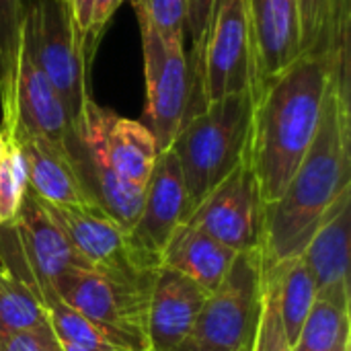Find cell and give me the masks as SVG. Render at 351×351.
Returning a JSON list of instances; mask_svg holds the SVG:
<instances>
[{"label":"cell","mask_w":351,"mask_h":351,"mask_svg":"<svg viewBox=\"0 0 351 351\" xmlns=\"http://www.w3.org/2000/svg\"><path fill=\"white\" fill-rule=\"evenodd\" d=\"M335 70H350V56L304 53L253 93L247 160L265 206L282 197L311 148Z\"/></svg>","instance_id":"6da1fadb"},{"label":"cell","mask_w":351,"mask_h":351,"mask_svg":"<svg viewBox=\"0 0 351 351\" xmlns=\"http://www.w3.org/2000/svg\"><path fill=\"white\" fill-rule=\"evenodd\" d=\"M43 288H51L64 304L95 325L150 351L146 315L152 284L125 282L95 269L78 267L62 274L51 286Z\"/></svg>","instance_id":"ba28073f"},{"label":"cell","mask_w":351,"mask_h":351,"mask_svg":"<svg viewBox=\"0 0 351 351\" xmlns=\"http://www.w3.org/2000/svg\"><path fill=\"white\" fill-rule=\"evenodd\" d=\"M208 292L183 274L160 265L154 274L146 337L150 351H175L193 333Z\"/></svg>","instance_id":"4fadbf2b"},{"label":"cell","mask_w":351,"mask_h":351,"mask_svg":"<svg viewBox=\"0 0 351 351\" xmlns=\"http://www.w3.org/2000/svg\"><path fill=\"white\" fill-rule=\"evenodd\" d=\"M146 80V128L154 136L158 150L171 148L183 125L199 113L202 101L195 70L185 51L183 39L162 37L150 21L136 12Z\"/></svg>","instance_id":"277c9868"},{"label":"cell","mask_w":351,"mask_h":351,"mask_svg":"<svg viewBox=\"0 0 351 351\" xmlns=\"http://www.w3.org/2000/svg\"><path fill=\"white\" fill-rule=\"evenodd\" d=\"M19 132L47 140L60 148H68V142L74 134L62 99L39 72V68L31 62L25 49L16 88V121L12 132L4 138H10Z\"/></svg>","instance_id":"e0dca14e"},{"label":"cell","mask_w":351,"mask_h":351,"mask_svg":"<svg viewBox=\"0 0 351 351\" xmlns=\"http://www.w3.org/2000/svg\"><path fill=\"white\" fill-rule=\"evenodd\" d=\"M0 351H64L53 329L0 335Z\"/></svg>","instance_id":"f1b7e54d"},{"label":"cell","mask_w":351,"mask_h":351,"mask_svg":"<svg viewBox=\"0 0 351 351\" xmlns=\"http://www.w3.org/2000/svg\"><path fill=\"white\" fill-rule=\"evenodd\" d=\"M23 0H0V132L6 136L16 121V88L25 39Z\"/></svg>","instance_id":"d6986e66"},{"label":"cell","mask_w":351,"mask_h":351,"mask_svg":"<svg viewBox=\"0 0 351 351\" xmlns=\"http://www.w3.org/2000/svg\"><path fill=\"white\" fill-rule=\"evenodd\" d=\"M10 140L27 169L29 189L51 206H90L95 199L86 191L68 148H60L29 134H14Z\"/></svg>","instance_id":"2e32d148"},{"label":"cell","mask_w":351,"mask_h":351,"mask_svg":"<svg viewBox=\"0 0 351 351\" xmlns=\"http://www.w3.org/2000/svg\"><path fill=\"white\" fill-rule=\"evenodd\" d=\"M4 150H6V138H4V134L0 132V165H2V156H4Z\"/></svg>","instance_id":"d6a6232c"},{"label":"cell","mask_w":351,"mask_h":351,"mask_svg":"<svg viewBox=\"0 0 351 351\" xmlns=\"http://www.w3.org/2000/svg\"><path fill=\"white\" fill-rule=\"evenodd\" d=\"M185 222L202 228L234 253L263 247L265 202L247 156L191 210Z\"/></svg>","instance_id":"30bf717a"},{"label":"cell","mask_w":351,"mask_h":351,"mask_svg":"<svg viewBox=\"0 0 351 351\" xmlns=\"http://www.w3.org/2000/svg\"><path fill=\"white\" fill-rule=\"evenodd\" d=\"M74 31V37L78 41L80 51L84 53V60L90 66V56H88V31H90V19H93V4L95 0H62Z\"/></svg>","instance_id":"f546056e"},{"label":"cell","mask_w":351,"mask_h":351,"mask_svg":"<svg viewBox=\"0 0 351 351\" xmlns=\"http://www.w3.org/2000/svg\"><path fill=\"white\" fill-rule=\"evenodd\" d=\"M175 351H220V350H212V348H206V346H202V343H197V341H193L191 337L187 339V341H183L179 348Z\"/></svg>","instance_id":"1f68e13d"},{"label":"cell","mask_w":351,"mask_h":351,"mask_svg":"<svg viewBox=\"0 0 351 351\" xmlns=\"http://www.w3.org/2000/svg\"><path fill=\"white\" fill-rule=\"evenodd\" d=\"M350 302L317 298L292 351H350Z\"/></svg>","instance_id":"cb8c5ba5"},{"label":"cell","mask_w":351,"mask_h":351,"mask_svg":"<svg viewBox=\"0 0 351 351\" xmlns=\"http://www.w3.org/2000/svg\"><path fill=\"white\" fill-rule=\"evenodd\" d=\"M132 4L162 37L185 41L187 0H132Z\"/></svg>","instance_id":"4316f807"},{"label":"cell","mask_w":351,"mask_h":351,"mask_svg":"<svg viewBox=\"0 0 351 351\" xmlns=\"http://www.w3.org/2000/svg\"><path fill=\"white\" fill-rule=\"evenodd\" d=\"M274 265L278 267L280 276V302L284 313L286 337L290 348H294L317 300V284L300 257H292Z\"/></svg>","instance_id":"603a6c76"},{"label":"cell","mask_w":351,"mask_h":351,"mask_svg":"<svg viewBox=\"0 0 351 351\" xmlns=\"http://www.w3.org/2000/svg\"><path fill=\"white\" fill-rule=\"evenodd\" d=\"M302 53L335 51L350 56L351 0H296Z\"/></svg>","instance_id":"ffe728a7"},{"label":"cell","mask_w":351,"mask_h":351,"mask_svg":"<svg viewBox=\"0 0 351 351\" xmlns=\"http://www.w3.org/2000/svg\"><path fill=\"white\" fill-rule=\"evenodd\" d=\"M350 189V70H335L311 148L282 197L265 206V265L300 257L321 220Z\"/></svg>","instance_id":"7a4b0ae2"},{"label":"cell","mask_w":351,"mask_h":351,"mask_svg":"<svg viewBox=\"0 0 351 351\" xmlns=\"http://www.w3.org/2000/svg\"><path fill=\"white\" fill-rule=\"evenodd\" d=\"M216 0H187V14H185V37L191 39V49L187 51L191 60H195L202 51L212 12Z\"/></svg>","instance_id":"83f0119b"},{"label":"cell","mask_w":351,"mask_h":351,"mask_svg":"<svg viewBox=\"0 0 351 351\" xmlns=\"http://www.w3.org/2000/svg\"><path fill=\"white\" fill-rule=\"evenodd\" d=\"M60 343H62L64 351H86V350H82V348H76V346H72V343H64V341H60Z\"/></svg>","instance_id":"836d02e7"},{"label":"cell","mask_w":351,"mask_h":351,"mask_svg":"<svg viewBox=\"0 0 351 351\" xmlns=\"http://www.w3.org/2000/svg\"><path fill=\"white\" fill-rule=\"evenodd\" d=\"M253 90L224 97L195 113L173 140L187 193V216L247 156Z\"/></svg>","instance_id":"3957f363"},{"label":"cell","mask_w":351,"mask_h":351,"mask_svg":"<svg viewBox=\"0 0 351 351\" xmlns=\"http://www.w3.org/2000/svg\"><path fill=\"white\" fill-rule=\"evenodd\" d=\"M253 37L257 88L298 62L302 53L296 0H245ZM255 88V90H257Z\"/></svg>","instance_id":"5bb4252c"},{"label":"cell","mask_w":351,"mask_h":351,"mask_svg":"<svg viewBox=\"0 0 351 351\" xmlns=\"http://www.w3.org/2000/svg\"><path fill=\"white\" fill-rule=\"evenodd\" d=\"M265 274L263 247L241 251L208 294L191 339L220 351H253Z\"/></svg>","instance_id":"5b68a950"},{"label":"cell","mask_w":351,"mask_h":351,"mask_svg":"<svg viewBox=\"0 0 351 351\" xmlns=\"http://www.w3.org/2000/svg\"><path fill=\"white\" fill-rule=\"evenodd\" d=\"M35 329H51L35 282L0 263V335Z\"/></svg>","instance_id":"44dd1931"},{"label":"cell","mask_w":351,"mask_h":351,"mask_svg":"<svg viewBox=\"0 0 351 351\" xmlns=\"http://www.w3.org/2000/svg\"><path fill=\"white\" fill-rule=\"evenodd\" d=\"M10 224L27 271L37 288L51 286L56 278L70 269L86 267L62 226L49 214L45 202L39 199L29 187Z\"/></svg>","instance_id":"7c38bea8"},{"label":"cell","mask_w":351,"mask_h":351,"mask_svg":"<svg viewBox=\"0 0 351 351\" xmlns=\"http://www.w3.org/2000/svg\"><path fill=\"white\" fill-rule=\"evenodd\" d=\"M45 206L88 269L125 282L152 284L160 265L148 263L134 247L130 230L101 206Z\"/></svg>","instance_id":"9c48e42d"},{"label":"cell","mask_w":351,"mask_h":351,"mask_svg":"<svg viewBox=\"0 0 351 351\" xmlns=\"http://www.w3.org/2000/svg\"><path fill=\"white\" fill-rule=\"evenodd\" d=\"M121 2L123 0H95L93 19H90V31H88V56H90V60H93V53L97 49V43H99L107 23L111 21L115 10L121 6Z\"/></svg>","instance_id":"4dcf8cb0"},{"label":"cell","mask_w":351,"mask_h":351,"mask_svg":"<svg viewBox=\"0 0 351 351\" xmlns=\"http://www.w3.org/2000/svg\"><path fill=\"white\" fill-rule=\"evenodd\" d=\"M191 64L202 107L224 97L255 93V51L245 0H216L202 51Z\"/></svg>","instance_id":"52a82bcc"},{"label":"cell","mask_w":351,"mask_h":351,"mask_svg":"<svg viewBox=\"0 0 351 351\" xmlns=\"http://www.w3.org/2000/svg\"><path fill=\"white\" fill-rule=\"evenodd\" d=\"M237 255L202 228L181 222L162 249L160 265L183 274L210 294L228 274Z\"/></svg>","instance_id":"ac0fdd59"},{"label":"cell","mask_w":351,"mask_h":351,"mask_svg":"<svg viewBox=\"0 0 351 351\" xmlns=\"http://www.w3.org/2000/svg\"><path fill=\"white\" fill-rule=\"evenodd\" d=\"M187 220V193L183 175L173 150L158 154L144 189L142 210L130 230L138 253L152 265H160V255L175 228Z\"/></svg>","instance_id":"8fae6325"},{"label":"cell","mask_w":351,"mask_h":351,"mask_svg":"<svg viewBox=\"0 0 351 351\" xmlns=\"http://www.w3.org/2000/svg\"><path fill=\"white\" fill-rule=\"evenodd\" d=\"M27 169L19 148L6 140V150L0 165V226L14 220L21 199L27 191Z\"/></svg>","instance_id":"484cf974"},{"label":"cell","mask_w":351,"mask_h":351,"mask_svg":"<svg viewBox=\"0 0 351 351\" xmlns=\"http://www.w3.org/2000/svg\"><path fill=\"white\" fill-rule=\"evenodd\" d=\"M286 337L284 313L280 302V276L276 265H265L263 274V292H261V311L257 321V333L253 351H290Z\"/></svg>","instance_id":"d4e9b609"},{"label":"cell","mask_w":351,"mask_h":351,"mask_svg":"<svg viewBox=\"0 0 351 351\" xmlns=\"http://www.w3.org/2000/svg\"><path fill=\"white\" fill-rule=\"evenodd\" d=\"M56 337L86 351H146L121 335L107 331L64 304L51 288H37Z\"/></svg>","instance_id":"7402d4cb"},{"label":"cell","mask_w":351,"mask_h":351,"mask_svg":"<svg viewBox=\"0 0 351 351\" xmlns=\"http://www.w3.org/2000/svg\"><path fill=\"white\" fill-rule=\"evenodd\" d=\"M350 222L351 189L317 226L300 259L317 284V298L351 302L350 298Z\"/></svg>","instance_id":"9a60e30c"},{"label":"cell","mask_w":351,"mask_h":351,"mask_svg":"<svg viewBox=\"0 0 351 351\" xmlns=\"http://www.w3.org/2000/svg\"><path fill=\"white\" fill-rule=\"evenodd\" d=\"M25 51L53 86L70 117L72 130L82 121L90 101L88 62L78 47L62 0H33L25 12Z\"/></svg>","instance_id":"8992f818"}]
</instances>
